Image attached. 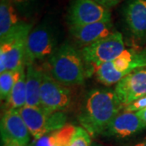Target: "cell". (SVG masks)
Wrapping results in <instances>:
<instances>
[{
	"label": "cell",
	"mask_w": 146,
	"mask_h": 146,
	"mask_svg": "<svg viewBox=\"0 0 146 146\" xmlns=\"http://www.w3.org/2000/svg\"><path fill=\"white\" fill-rule=\"evenodd\" d=\"M92 136L82 127H76L68 146H91Z\"/></svg>",
	"instance_id": "21"
},
{
	"label": "cell",
	"mask_w": 146,
	"mask_h": 146,
	"mask_svg": "<svg viewBox=\"0 0 146 146\" xmlns=\"http://www.w3.org/2000/svg\"><path fill=\"white\" fill-rule=\"evenodd\" d=\"M115 93L123 106L146 97V68L137 69L116 84Z\"/></svg>",
	"instance_id": "10"
},
{
	"label": "cell",
	"mask_w": 146,
	"mask_h": 146,
	"mask_svg": "<svg viewBox=\"0 0 146 146\" xmlns=\"http://www.w3.org/2000/svg\"><path fill=\"white\" fill-rule=\"evenodd\" d=\"M125 50L122 33L115 31L110 36L81 50L86 76L94 75L96 69L105 63L117 58Z\"/></svg>",
	"instance_id": "4"
},
{
	"label": "cell",
	"mask_w": 146,
	"mask_h": 146,
	"mask_svg": "<svg viewBox=\"0 0 146 146\" xmlns=\"http://www.w3.org/2000/svg\"><path fill=\"white\" fill-rule=\"evenodd\" d=\"M75 130V126L67 124L63 128L35 141L33 146H68Z\"/></svg>",
	"instance_id": "18"
},
{
	"label": "cell",
	"mask_w": 146,
	"mask_h": 146,
	"mask_svg": "<svg viewBox=\"0 0 146 146\" xmlns=\"http://www.w3.org/2000/svg\"><path fill=\"white\" fill-rule=\"evenodd\" d=\"M17 72L6 71L0 74V98L1 101L7 102L10 97L11 92L15 84Z\"/></svg>",
	"instance_id": "20"
},
{
	"label": "cell",
	"mask_w": 146,
	"mask_h": 146,
	"mask_svg": "<svg viewBox=\"0 0 146 146\" xmlns=\"http://www.w3.org/2000/svg\"><path fill=\"white\" fill-rule=\"evenodd\" d=\"M123 106L115 91L95 89L87 94L78 119L92 137L103 134Z\"/></svg>",
	"instance_id": "1"
},
{
	"label": "cell",
	"mask_w": 146,
	"mask_h": 146,
	"mask_svg": "<svg viewBox=\"0 0 146 146\" xmlns=\"http://www.w3.org/2000/svg\"><path fill=\"white\" fill-rule=\"evenodd\" d=\"M95 1L100 3L101 5L104 6L105 7L110 9L117 4H119L122 0H95Z\"/></svg>",
	"instance_id": "23"
},
{
	"label": "cell",
	"mask_w": 146,
	"mask_h": 146,
	"mask_svg": "<svg viewBox=\"0 0 146 146\" xmlns=\"http://www.w3.org/2000/svg\"><path fill=\"white\" fill-rule=\"evenodd\" d=\"M26 68V104L28 106H41L40 94L44 73L41 68L30 64Z\"/></svg>",
	"instance_id": "16"
},
{
	"label": "cell",
	"mask_w": 146,
	"mask_h": 146,
	"mask_svg": "<svg viewBox=\"0 0 146 146\" xmlns=\"http://www.w3.org/2000/svg\"><path fill=\"white\" fill-rule=\"evenodd\" d=\"M2 145L1 146H27V145H22L17 143H13V142H1Z\"/></svg>",
	"instance_id": "25"
},
{
	"label": "cell",
	"mask_w": 146,
	"mask_h": 146,
	"mask_svg": "<svg viewBox=\"0 0 146 146\" xmlns=\"http://www.w3.org/2000/svg\"><path fill=\"white\" fill-rule=\"evenodd\" d=\"M41 106L49 112L63 111L67 109L72 102V91L52 76L44 73L41 94Z\"/></svg>",
	"instance_id": "9"
},
{
	"label": "cell",
	"mask_w": 146,
	"mask_h": 146,
	"mask_svg": "<svg viewBox=\"0 0 146 146\" xmlns=\"http://www.w3.org/2000/svg\"><path fill=\"white\" fill-rule=\"evenodd\" d=\"M58 30L49 20L42 21L32 29L28 36L25 66L34 64L36 60L50 58L57 49Z\"/></svg>",
	"instance_id": "6"
},
{
	"label": "cell",
	"mask_w": 146,
	"mask_h": 146,
	"mask_svg": "<svg viewBox=\"0 0 146 146\" xmlns=\"http://www.w3.org/2000/svg\"><path fill=\"white\" fill-rule=\"evenodd\" d=\"M19 15L25 19H30L39 7L41 0H11Z\"/></svg>",
	"instance_id": "19"
},
{
	"label": "cell",
	"mask_w": 146,
	"mask_h": 146,
	"mask_svg": "<svg viewBox=\"0 0 146 146\" xmlns=\"http://www.w3.org/2000/svg\"><path fill=\"white\" fill-rule=\"evenodd\" d=\"M1 142H13L29 146L30 132L20 110H6L1 119Z\"/></svg>",
	"instance_id": "11"
},
{
	"label": "cell",
	"mask_w": 146,
	"mask_h": 146,
	"mask_svg": "<svg viewBox=\"0 0 146 146\" xmlns=\"http://www.w3.org/2000/svg\"><path fill=\"white\" fill-rule=\"evenodd\" d=\"M144 68H146V49H125L115 59L99 66L94 74L98 82L112 85L132 72Z\"/></svg>",
	"instance_id": "3"
},
{
	"label": "cell",
	"mask_w": 146,
	"mask_h": 146,
	"mask_svg": "<svg viewBox=\"0 0 146 146\" xmlns=\"http://www.w3.org/2000/svg\"><path fill=\"white\" fill-rule=\"evenodd\" d=\"M136 113V115H138V117L142 120V122L144 123V124H145L146 127V107L145 108H144L143 110H141L137 111Z\"/></svg>",
	"instance_id": "24"
},
{
	"label": "cell",
	"mask_w": 146,
	"mask_h": 146,
	"mask_svg": "<svg viewBox=\"0 0 146 146\" xmlns=\"http://www.w3.org/2000/svg\"><path fill=\"white\" fill-rule=\"evenodd\" d=\"M131 146H146V138L144 139V140H142V141H139L138 143H136L135 145H133Z\"/></svg>",
	"instance_id": "26"
},
{
	"label": "cell",
	"mask_w": 146,
	"mask_h": 146,
	"mask_svg": "<svg viewBox=\"0 0 146 146\" xmlns=\"http://www.w3.org/2000/svg\"><path fill=\"white\" fill-rule=\"evenodd\" d=\"M32 29V24L23 21L16 31L0 41V74L6 71L16 72L25 67L27 40Z\"/></svg>",
	"instance_id": "5"
},
{
	"label": "cell",
	"mask_w": 146,
	"mask_h": 146,
	"mask_svg": "<svg viewBox=\"0 0 146 146\" xmlns=\"http://www.w3.org/2000/svg\"><path fill=\"white\" fill-rule=\"evenodd\" d=\"M50 75L64 86L82 84L86 76L81 52L65 42L49 58Z\"/></svg>",
	"instance_id": "2"
},
{
	"label": "cell",
	"mask_w": 146,
	"mask_h": 146,
	"mask_svg": "<svg viewBox=\"0 0 146 146\" xmlns=\"http://www.w3.org/2000/svg\"><path fill=\"white\" fill-rule=\"evenodd\" d=\"M126 25L132 36L146 42V0H127L123 7Z\"/></svg>",
	"instance_id": "12"
},
{
	"label": "cell",
	"mask_w": 146,
	"mask_h": 146,
	"mask_svg": "<svg viewBox=\"0 0 146 146\" xmlns=\"http://www.w3.org/2000/svg\"><path fill=\"white\" fill-rule=\"evenodd\" d=\"M146 107V97L136 100L131 102V104L127 105L123 108L124 111H130V112H137Z\"/></svg>",
	"instance_id": "22"
},
{
	"label": "cell",
	"mask_w": 146,
	"mask_h": 146,
	"mask_svg": "<svg viewBox=\"0 0 146 146\" xmlns=\"http://www.w3.org/2000/svg\"><path fill=\"white\" fill-rule=\"evenodd\" d=\"M91 146H100V145H98V144H96V143H93Z\"/></svg>",
	"instance_id": "27"
},
{
	"label": "cell",
	"mask_w": 146,
	"mask_h": 146,
	"mask_svg": "<svg viewBox=\"0 0 146 146\" xmlns=\"http://www.w3.org/2000/svg\"><path fill=\"white\" fill-rule=\"evenodd\" d=\"M23 21L11 0H0V41L16 31Z\"/></svg>",
	"instance_id": "15"
},
{
	"label": "cell",
	"mask_w": 146,
	"mask_h": 146,
	"mask_svg": "<svg viewBox=\"0 0 146 146\" xmlns=\"http://www.w3.org/2000/svg\"><path fill=\"white\" fill-rule=\"evenodd\" d=\"M19 110L35 141L67 125V116L62 111L49 112L42 106H28Z\"/></svg>",
	"instance_id": "7"
},
{
	"label": "cell",
	"mask_w": 146,
	"mask_h": 146,
	"mask_svg": "<svg viewBox=\"0 0 146 146\" xmlns=\"http://www.w3.org/2000/svg\"><path fill=\"white\" fill-rule=\"evenodd\" d=\"M69 31L75 42L84 48L110 36L115 30L112 21H107L82 26L69 27Z\"/></svg>",
	"instance_id": "13"
},
{
	"label": "cell",
	"mask_w": 146,
	"mask_h": 146,
	"mask_svg": "<svg viewBox=\"0 0 146 146\" xmlns=\"http://www.w3.org/2000/svg\"><path fill=\"white\" fill-rule=\"evenodd\" d=\"M69 27L82 26L100 21H111L110 11L95 0H72L67 11Z\"/></svg>",
	"instance_id": "8"
},
{
	"label": "cell",
	"mask_w": 146,
	"mask_h": 146,
	"mask_svg": "<svg viewBox=\"0 0 146 146\" xmlns=\"http://www.w3.org/2000/svg\"><path fill=\"white\" fill-rule=\"evenodd\" d=\"M26 104V70L23 67L17 72L10 97L6 102L7 110H20Z\"/></svg>",
	"instance_id": "17"
},
{
	"label": "cell",
	"mask_w": 146,
	"mask_h": 146,
	"mask_svg": "<svg viewBox=\"0 0 146 146\" xmlns=\"http://www.w3.org/2000/svg\"><path fill=\"white\" fill-rule=\"evenodd\" d=\"M145 127L136 112L123 110L115 116L102 135L123 139L133 136Z\"/></svg>",
	"instance_id": "14"
}]
</instances>
